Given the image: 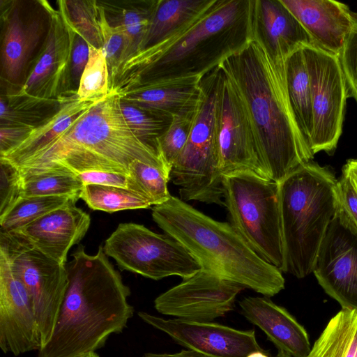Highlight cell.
<instances>
[{
	"label": "cell",
	"instance_id": "cell-1",
	"mask_svg": "<svg viewBox=\"0 0 357 357\" xmlns=\"http://www.w3.org/2000/svg\"><path fill=\"white\" fill-rule=\"evenodd\" d=\"M285 63L252 38L218 66L239 97L264 174L278 183L314 158L289 104Z\"/></svg>",
	"mask_w": 357,
	"mask_h": 357
},
{
	"label": "cell",
	"instance_id": "cell-2",
	"mask_svg": "<svg viewBox=\"0 0 357 357\" xmlns=\"http://www.w3.org/2000/svg\"><path fill=\"white\" fill-rule=\"evenodd\" d=\"M250 8L251 0H212L173 33L123 63L109 90L121 94L139 82L205 75L252 38Z\"/></svg>",
	"mask_w": 357,
	"mask_h": 357
},
{
	"label": "cell",
	"instance_id": "cell-3",
	"mask_svg": "<svg viewBox=\"0 0 357 357\" xmlns=\"http://www.w3.org/2000/svg\"><path fill=\"white\" fill-rule=\"evenodd\" d=\"M66 264L69 284L50 340L38 357H79L102 347L132 317L130 288L100 245L95 255L80 245Z\"/></svg>",
	"mask_w": 357,
	"mask_h": 357
},
{
	"label": "cell",
	"instance_id": "cell-4",
	"mask_svg": "<svg viewBox=\"0 0 357 357\" xmlns=\"http://www.w3.org/2000/svg\"><path fill=\"white\" fill-rule=\"evenodd\" d=\"M114 90L97 101L61 135L17 168L20 173L62 165L79 174L105 171L129 174L139 160L170 169L152 145L137 137L122 114Z\"/></svg>",
	"mask_w": 357,
	"mask_h": 357
},
{
	"label": "cell",
	"instance_id": "cell-5",
	"mask_svg": "<svg viewBox=\"0 0 357 357\" xmlns=\"http://www.w3.org/2000/svg\"><path fill=\"white\" fill-rule=\"evenodd\" d=\"M152 218L202 269L268 297L284 288L282 272L259 256L229 222L215 220L174 196L153 206Z\"/></svg>",
	"mask_w": 357,
	"mask_h": 357
},
{
	"label": "cell",
	"instance_id": "cell-6",
	"mask_svg": "<svg viewBox=\"0 0 357 357\" xmlns=\"http://www.w3.org/2000/svg\"><path fill=\"white\" fill-rule=\"evenodd\" d=\"M337 182L328 167L310 161L279 183L282 272L297 278L313 272L319 247L339 206Z\"/></svg>",
	"mask_w": 357,
	"mask_h": 357
},
{
	"label": "cell",
	"instance_id": "cell-7",
	"mask_svg": "<svg viewBox=\"0 0 357 357\" xmlns=\"http://www.w3.org/2000/svg\"><path fill=\"white\" fill-rule=\"evenodd\" d=\"M222 186L229 223L259 256L282 272L279 183L241 170L223 174Z\"/></svg>",
	"mask_w": 357,
	"mask_h": 357
},
{
	"label": "cell",
	"instance_id": "cell-8",
	"mask_svg": "<svg viewBox=\"0 0 357 357\" xmlns=\"http://www.w3.org/2000/svg\"><path fill=\"white\" fill-rule=\"evenodd\" d=\"M45 4L49 13L45 41L22 85L4 96L10 107L35 122L45 119V109L59 105L73 91L70 59L75 32L59 8L47 1Z\"/></svg>",
	"mask_w": 357,
	"mask_h": 357
},
{
	"label": "cell",
	"instance_id": "cell-9",
	"mask_svg": "<svg viewBox=\"0 0 357 357\" xmlns=\"http://www.w3.org/2000/svg\"><path fill=\"white\" fill-rule=\"evenodd\" d=\"M201 81V96L187 142L175 161L170 180L180 199L224 206L222 174L215 146L216 70Z\"/></svg>",
	"mask_w": 357,
	"mask_h": 357
},
{
	"label": "cell",
	"instance_id": "cell-10",
	"mask_svg": "<svg viewBox=\"0 0 357 357\" xmlns=\"http://www.w3.org/2000/svg\"><path fill=\"white\" fill-rule=\"evenodd\" d=\"M103 250L120 269L154 280L172 275L184 279L202 268L173 237L133 222L119 224L105 240Z\"/></svg>",
	"mask_w": 357,
	"mask_h": 357
},
{
	"label": "cell",
	"instance_id": "cell-11",
	"mask_svg": "<svg viewBox=\"0 0 357 357\" xmlns=\"http://www.w3.org/2000/svg\"><path fill=\"white\" fill-rule=\"evenodd\" d=\"M0 250L6 254L31 296L43 347L52 335L69 284L66 265L49 258L11 233L0 232Z\"/></svg>",
	"mask_w": 357,
	"mask_h": 357
},
{
	"label": "cell",
	"instance_id": "cell-12",
	"mask_svg": "<svg viewBox=\"0 0 357 357\" xmlns=\"http://www.w3.org/2000/svg\"><path fill=\"white\" fill-rule=\"evenodd\" d=\"M312 86V153L332 154L342 133L347 99L345 78L338 56L314 45L303 47Z\"/></svg>",
	"mask_w": 357,
	"mask_h": 357
},
{
	"label": "cell",
	"instance_id": "cell-13",
	"mask_svg": "<svg viewBox=\"0 0 357 357\" xmlns=\"http://www.w3.org/2000/svg\"><path fill=\"white\" fill-rule=\"evenodd\" d=\"M313 273L342 308L357 310V226L340 202L319 247Z\"/></svg>",
	"mask_w": 357,
	"mask_h": 357
},
{
	"label": "cell",
	"instance_id": "cell-14",
	"mask_svg": "<svg viewBox=\"0 0 357 357\" xmlns=\"http://www.w3.org/2000/svg\"><path fill=\"white\" fill-rule=\"evenodd\" d=\"M215 146L218 168L227 174L249 170L268 178L257 155L251 128L234 86L216 68Z\"/></svg>",
	"mask_w": 357,
	"mask_h": 357
},
{
	"label": "cell",
	"instance_id": "cell-15",
	"mask_svg": "<svg viewBox=\"0 0 357 357\" xmlns=\"http://www.w3.org/2000/svg\"><path fill=\"white\" fill-rule=\"evenodd\" d=\"M245 287L201 268L159 295L154 301L160 314L196 322H211L231 311Z\"/></svg>",
	"mask_w": 357,
	"mask_h": 357
},
{
	"label": "cell",
	"instance_id": "cell-16",
	"mask_svg": "<svg viewBox=\"0 0 357 357\" xmlns=\"http://www.w3.org/2000/svg\"><path fill=\"white\" fill-rule=\"evenodd\" d=\"M1 5L3 27L1 47V77L20 86L26 78L27 66L39 44H43L49 26V13L45 1L36 8L21 1H6Z\"/></svg>",
	"mask_w": 357,
	"mask_h": 357
},
{
	"label": "cell",
	"instance_id": "cell-17",
	"mask_svg": "<svg viewBox=\"0 0 357 357\" xmlns=\"http://www.w3.org/2000/svg\"><path fill=\"white\" fill-rule=\"evenodd\" d=\"M144 322L168 335L177 344L209 357H248L263 351L254 330L242 331L211 322L165 319L145 312Z\"/></svg>",
	"mask_w": 357,
	"mask_h": 357
},
{
	"label": "cell",
	"instance_id": "cell-18",
	"mask_svg": "<svg viewBox=\"0 0 357 357\" xmlns=\"http://www.w3.org/2000/svg\"><path fill=\"white\" fill-rule=\"evenodd\" d=\"M0 347L15 356L42 347L31 296L0 250Z\"/></svg>",
	"mask_w": 357,
	"mask_h": 357
},
{
	"label": "cell",
	"instance_id": "cell-19",
	"mask_svg": "<svg viewBox=\"0 0 357 357\" xmlns=\"http://www.w3.org/2000/svg\"><path fill=\"white\" fill-rule=\"evenodd\" d=\"M77 200L50 211L12 232L45 256L66 264L70 248L86 234L90 215L76 206Z\"/></svg>",
	"mask_w": 357,
	"mask_h": 357
},
{
	"label": "cell",
	"instance_id": "cell-20",
	"mask_svg": "<svg viewBox=\"0 0 357 357\" xmlns=\"http://www.w3.org/2000/svg\"><path fill=\"white\" fill-rule=\"evenodd\" d=\"M250 20L252 38L260 42L277 63H284L295 51L314 45L281 0H251Z\"/></svg>",
	"mask_w": 357,
	"mask_h": 357
},
{
	"label": "cell",
	"instance_id": "cell-21",
	"mask_svg": "<svg viewBox=\"0 0 357 357\" xmlns=\"http://www.w3.org/2000/svg\"><path fill=\"white\" fill-rule=\"evenodd\" d=\"M312 38L314 44L339 56L357 16L334 0H281Z\"/></svg>",
	"mask_w": 357,
	"mask_h": 357
},
{
	"label": "cell",
	"instance_id": "cell-22",
	"mask_svg": "<svg viewBox=\"0 0 357 357\" xmlns=\"http://www.w3.org/2000/svg\"><path fill=\"white\" fill-rule=\"evenodd\" d=\"M242 314L259 327L277 347L291 357H307L310 343L307 331L284 307L268 297H245L239 301Z\"/></svg>",
	"mask_w": 357,
	"mask_h": 357
},
{
	"label": "cell",
	"instance_id": "cell-23",
	"mask_svg": "<svg viewBox=\"0 0 357 357\" xmlns=\"http://www.w3.org/2000/svg\"><path fill=\"white\" fill-rule=\"evenodd\" d=\"M204 76L139 82L119 96L121 100L142 109L172 117L197 105Z\"/></svg>",
	"mask_w": 357,
	"mask_h": 357
},
{
	"label": "cell",
	"instance_id": "cell-24",
	"mask_svg": "<svg viewBox=\"0 0 357 357\" xmlns=\"http://www.w3.org/2000/svg\"><path fill=\"white\" fill-rule=\"evenodd\" d=\"M98 100H82L77 91H73L63 98L52 114L33 128L22 142L0 158L17 167L61 135Z\"/></svg>",
	"mask_w": 357,
	"mask_h": 357
},
{
	"label": "cell",
	"instance_id": "cell-25",
	"mask_svg": "<svg viewBox=\"0 0 357 357\" xmlns=\"http://www.w3.org/2000/svg\"><path fill=\"white\" fill-rule=\"evenodd\" d=\"M289 104L298 128L310 147L312 127V86L303 47L292 53L285 63Z\"/></svg>",
	"mask_w": 357,
	"mask_h": 357
},
{
	"label": "cell",
	"instance_id": "cell-26",
	"mask_svg": "<svg viewBox=\"0 0 357 357\" xmlns=\"http://www.w3.org/2000/svg\"><path fill=\"white\" fill-rule=\"evenodd\" d=\"M98 2L103 7L108 22L112 25L119 26L126 38V50L119 68L139 50L157 0L125 1L121 4L109 1Z\"/></svg>",
	"mask_w": 357,
	"mask_h": 357
},
{
	"label": "cell",
	"instance_id": "cell-27",
	"mask_svg": "<svg viewBox=\"0 0 357 357\" xmlns=\"http://www.w3.org/2000/svg\"><path fill=\"white\" fill-rule=\"evenodd\" d=\"M307 357H357V310L342 308L333 317Z\"/></svg>",
	"mask_w": 357,
	"mask_h": 357
},
{
	"label": "cell",
	"instance_id": "cell-28",
	"mask_svg": "<svg viewBox=\"0 0 357 357\" xmlns=\"http://www.w3.org/2000/svg\"><path fill=\"white\" fill-rule=\"evenodd\" d=\"M211 1L157 0L139 51L154 45L173 33L205 8Z\"/></svg>",
	"mask_w": 357,
	"mask_h": 357
},
{
	"label": "cell",
	"instance_id": "cell-29",
	"mask_svg": "<svg viewBox=\"0 0 357 357\" xmlns=\"http://www.w3.org/2000/svg\"><path fill=\"white\" fill-rule=\"evenodd\" d=\"M20 174L21 197L61 195L79 197L84 186L76 172L62 165Z\"/></svg>",
	"mask_w": 357,
	"mask_h": 357
},
{
	"label": "cell",
	"instance_id": "cell-30",
	"mask_svg": "<svg viewBox=\"0 0 357 357\" xmlns=\"http://www.w3.org/2000/svg\"><path fill=\"white\" fill-rule=\"evenodd\" d=\"M79 197L90 208L107 213L147 208L152 206L146 197L137 192L121 187L98 184L84 185Z\"/></svg>",
	"mask_w": 357,
	"mask_h": 357
},
{
	"label": "cell",
	"instance_id": "cell-31",
	"mask_svg": "<svg viewBox=\"0 0 357 357\" xmlns=\"http://www.w3.org/2000/svg\"><path fill=\"white\" fill-rule=\"evenodd\" d=\"M79 199L70 195L20 197L0 217V232H14L46 213Z\"/></svg>",
	"mask_w": 357,
	"mask_h": 357
},
{
	"label": "cell",
	"instance_id": "cell-32",
	"mask_svg": "<svg viewBox=\"0 0 357 357\" xmlns=\"http://www.w3.org/2000/svg\"><path fill=\"white\" fill-rule=\"evenodd\" d=\"M58 8L74 31L96 48H102L97 1L59 0Z\"/></svg>",
	"mask_w": 357,
	"mask_h": 357
},
{
	"label": "cell",
	"instance_id": "cell-33",
	"mask_svg": "<svg viewBox=\"0 0 357 357\" xmlns=\"http://www.w3.org/2000/svg\"><path fill=\"white\" fill-rule=\"evenodd\" d=\"M128 175L152 206L160 204L172 196L167 188L170 172L165 169L135 160L129 166Z\"/></svg>",
	"mask_w": 357,
	"mask_h": 357
},
{
	"label": "cell",
	"instance_id": "cell-34",
	"mask_svg": "<svg viewBox=\"0 0 357 357\" xmlns=\"http://www.w3.org/2000/svg\"><path fill=\"white\" fill-rule=\"evenodd\" d=\"M197 105L173 116L168 128L156 140L157 152L170 170L187 142Z\"/></svg>",
	"mask_w": 357,
	"mask_h": 357
},
{
	"label": "cell",
	"instance_id": "cell-35",
	"mask_svg": "<svg viewBox=\"0 0 357 357\" xmlns=\"http://www.w3.org/2000/svg\"><path fill=\"white\" fill-rule=\"evenodd\" d=\"M109 74L102 49L89 45V58L82 75L77 95L82 100H100L109 92Z\"/></svg>",
	"mask_w": 357,
	"mask_h": 357
},
{
	"label": "cell",
	"instance_id": "cell-36",
	"mask_svg": "<svg viewBox=\"0 0 357 357\" xmlns=\"http://www.w3.org/2000/svg\"><path fill=\"white\" fill-rule=\"evenodd\" d=\"M120 106L133 133L155 148L157 139L168 128L172 117L142 109L121 100Z\"/></svg>",
	"mask_w": 357,
	"mask_h": 357
},
{
	"label": "cell",
	"instance_id": "cell-37",
	"mask_svg": "<svg viewBox=\"0 0 357 357\" xmlns=\"http://www.w3.org/2000/svg\"><path fill=\"white\" fill-rule=\"evenodd\" d=\"M97 1L99 25L102 40V50L107 60L110 80L122 62L126 50L127 41L122 29L108 22L103 7L98 1Z\"/></svg>",
	"mask_w": 357,
	"mask_h": 357
},
{
	"label": "cell",
	"instance_id": "cell-38",
	"mask_svg": "<svg viewBox=\"0 0 357 357\" xmlns=\"http://www.w3.org/2000/svg\"><path fill=\"white\" fill-rule=\"evenodd\" d=\"M22 187L19 169L8 160L0 158V217L21 197Z\"/></svg>",
	"mask_w": 357,
	"mask_h": 357
},
{
	"label": "cell",
	"instance_id": "cell-39",
	"mask_svg": "<svg viewBox=\"0 0 357 357\" xmlns=\"http://www.w3.org/2000/svg\"><path fill=\"white\" fill-rule=\"evenodd\" d=\"M345 78L349 98L357 103V19L338 56Z\"/></svg>",
	"mask_w": 357,
	"mask_h": 357
},
{
	"label": "cell",
	"instance_id": "cell-40",
	"mask_svg": "<svg viewBox=\"0 0 357 357\" xmlns=\"http://www.w3.org/2000/svg\"><path fill=\"white\" fill-rule=\"evenodd\" d=\"M77 176L84 185L87 184H98L107 186L121 187L132 190L142 195L135 181L126 174L114 172L94 171L79 173Z\"/></svg>",
	"mask_w": 357,
	"mask_h": 357
},
{
	"label": "cell",
	"instance_id": "cell-41",
	"mask_svg": "<svg viewBox=\"0 0 357 357\" xmlns=\"http://www.w3.org/2000/svg\"><path fill=\"white\" fill-rule=\"evenodd\" d=\"M89 58V44L75 32L70 59V80L73 90L77 91L83 71Z\"/></svg>",
	"mask_w": 357,
	"mask_h": 357
},
{
	"label": "cell",
	"instance_id": "cell-42",
	"mask_svg": "<svg viewBox=\"0 0 357 357\" xmlns=\"http://www.w3.org/2000/svg\"><path fill=\"white\" fill-rule=\"evenodd\" d=\"M340 202L357 226V189L347 169L342 167V176L337 182Z\"/></svg>",
	"mask_w": 357,
	"mask_h": 357
},
{
	"label": "cell",
	"instance_id": "cell-43",
	"mask_svg": "<svg viewBox=\"0 0 357 357\" xmlns=\"http://www.w3.org/2000/svg\"><path fill=\"white\" fill-rule=\"evenodd\" d=\"M35 127L28 126H0V156L17 146Z\"/></svg>",
	"mask_w": 357,
	"mask_h": 357
},
{
	"label": "cell",
	"instance_id": "cell-44",
	"mask_svg": "<svg viewBox=\"0 0 357 357\" xmlns=\"http://www.w3.org/2000/svg\"><path fill=\"white\" fill-rule=\"evenodd\" d=\"M142 357H209L192 350H181L174 354L146 353Z\"/></svg>",
	"mask_w": 357,
	"mask_h": 357
},
{
	"label": "cell",
	"instance_id": "cell-45",
	"mask_svg": "<svg viewBox=\"0 0 357 357\" xmlns=\"http://www.w3.org/2000/svg\"><path fill=\"white\" fill-rule=\"evenodd\" d=\"M344 166L349 172L357 189V159L349 160Z\"/></svg>",
	"mask_w": 357,
	"mask_h": 357
},
{
	"label": "cell",
	"instance_id": "cell-46",
	"mask_svg": "<svg viewBox=\"0 0 357 357\" xmlns=\"http://www.w3.org/2000/svg\"><path fill=\"white\" fill-rule=\"evenodd\" d=\"M248 357H271L268 352L263 350L261 351H257L250 354ZM275 357H282V354L280 351H278V354Z\"/></svg>",
	"mask_w": 357,
	"mask_h": 357
},
{
	"label": "cell",
	"instance_id": "cell-47",
	"mask_svg": "<svg viewBox=\"0 0 357 357\" xmlns=\"http://www.w3.org/2000/svg\"><path fill=\"white\" fill-rule=\"evenodd\" d=\"M79 357H99V356L96 352L89 353Z\"/></svg>",
	"mask_w": 357,
	"mask_h": 357
},
{
	"label": "cell",
	"instance_id": "cell-48",
	"mask_svg": "<svg viewBox=\"0 0 357 357\" xmlns=\"http://www.w3.org/2000/svg\"><path fill=\"white\" fill-rule=\"evenodd\" d=\"M281 352L282 357H291L290 355L282 351L278 350Z\"/></svg>",
	"mask_w": 357,
	"mask_h": 357
}]
</instances>
